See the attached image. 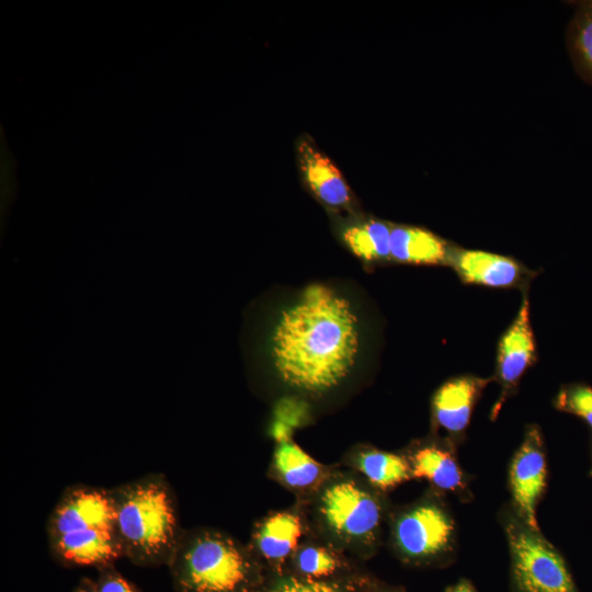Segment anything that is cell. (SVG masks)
<instances>
[{"instance_id":"6da1fadb","label":"cell","mask_w":592,"mask_h":592,"mask_svg":"<svg viewBox=\"0 0 592 592\" xmlns=\"http://www.w3.org/2000/svg\"><path fill=\"white\" fill-rule=\"evenodd\" d=\"M360 350L351 303L323 284L307 286L280 316L271 339L273 365L288 386L323 392L352 371Z\"/></svg>"},{"instance_id":"7a4b0ae2","label":"cell","mask_w":592,"mask_h":592,"mask_svg":"<svg viewBox=\"0 0 592 592\" xmlns=\"http://www.w3.org/2000/svg\"><path fill=\"white\" fill-rule=\"evenodd\" d=\"M110 492L124 557L141 567L169 566L183 530L167 479L151 474Z\"/></svg>"},{"instance_id":"3957f363","label":"cell","mask_w":592,"mask_h":592,"mask_svg":"<svg viewBox=\"0 0 592 592\" xmlns=\"http://www.w3.org/2000/svg\"><path fill=\"white\" fill-rule=\"evenodd\" d=\"M168 567L177 592H257L264 583L251 549L214 530L183 531Z\"/></svg>"},{"instance_id":"277c9868","label":"cell","mask_w":592,"mask_h":592,"mask_svg":"<svg viewBox=\"0 0 592 592\" xmlns=\"http://www.w3.org/2000/svg\"><path fill=\"white\" fill-rule=\"evenodd\" d=\"M514 592H578L561 555L522 520L508 525Z\"/></svg>"},{"instance_id":"5b68a950","label":"cell","mask_w":592,"mask_h":592,"mask_svg":"<svg viewBox=\"0 0 592 592\" xmlns=\"http://www.w3.org/2000/svg\"><path fill=\"white\" fill-rule=\"evenodd\" d=\"M318 512L326 528L346 544L374 540L382 512L377 499L351 479L327 483L318 498Z\"/></svg>"},{"instance_id":"8992f818","label":"cell","mask_w":592,"mask_h":592,"mask_svg":"<svg viewBox=\"0 0 592 592\" xmlns=\"http://www.w3.org/2000/svg\"><path fill=\"white\" fill-rule=\"evenodd\" d=\"M84 530H115L110 489L78 485L59 498L47 522L48 539Z\"/></svg>"},{"instance_id":"52a82bcc","label":"cell","mask_w":592,"mask_h":592,"mask_svg":"<svg viewBox=\"0 0 592 592\" xmlns=\"http://www.w3.org/2000/svg\"><path fill=\"white\" fill-rule=\"evenodd\" d=\"M453 534L446 512L435 504H420L397 520L395 543L402 556L410 560H426L445 551Z\"/></svg>"},{"instance_id":"ba28073f","label":"cell","mask_w":592,"mask_h":592,"mask_svg":"<svg viewBox=\"0 0 592 592\" xmlns=\"http://www.w3.org/2000/svg\"><path fill=\"white\" fill-rule=\"evenodd\" d=\"M546 459L540 431H526L510 467V488L521 520L538 531L536 506L546 485Z\"/></svg>"},{"instance_id":"9c48e42d","label":"cell","mask_w":592,"mask_h":592,"mask_svg":"<svg viewBox=\"0 0 592 592\" xmlns=\"http://www.w3.org/2000/svg\"><path fill=\"white\" fill-rule=\"evenodd\" d=\"M535 361L536 342L530 319V301L524 294L514 320L498 343L496 376L502 386V395L493 409L494 414Z\"/></svg>"},{"instance_id":"30bf717a","label":"cell","mask_w":592,"mask_h":592,"mask_svg":"<svg viewBox=\"0 0 592 592\" xmlns=\"http://www.w3.org/2000/svg\"><path fill=\"white\" fill-rule=\"evenodd\" d=\"M296 161L304 185L322 205L337 210L351 206L353 194L340 169L307 135L297 139Z\"/></svg>"},{"instance_id":"8fae6325","label":"cell","mask_w":592,"mask_h":592,"mask_svg":"<svg viewBox=\"0 0 592 592\" xmlns=\"http://www.w3.org/2000/svg\"><path fill=\"white\" fill-rule=\"evenodd\" d=\"M447 265L464 283L492 288L525 287L534 276L510 257L457 247L452 248Z\"/></svg>"},{"instance_id":"7c38bea8","label":"cell","mask_w":592,"mask_h":592,"mask_svg":"<svg viewBox=\"0 0 592 592\" xmlns=\"http://www.w3.org/2000/svg\"><path fill=\"white\" fill-rule=\"evenodd\" d=\"M53 557L67 567L96 569L124 557L115 530H84L48 539Z\"/></svg>"},{"instance_id":"4fadbf2b","label":"cell","mask_w":592,"mask_h":592,"mask_svg":"<svg viewBox=\"0 0 592 592\" xmlns=\"http://www.w3.org/2000/svg\"><path fill=\"white\" fill-rule=\"evenodd\" d=\"M490 380L466 375L445 382L433 397L436 424L449 433L463 432L469 424L477 399Z\"/></svg>"},{"instance_id":"5bb4252c","label":"cell","mask_w":592,"mask_h":592,"mask_svg":"<svg viewBox=\"0 0 592 592\" xmlns=\"http://www.w3.org/2000/svg\"><path fill=\"white\" fill-rule=\"evenodd\" d=\"M301 533L303 524L298 515L278 512L257 526L251 551L280 568L296 551Z\"/></svg>"},{"instance_id":"9a60e30c","label":"cell","mask_w":592,"mask_h":592,"mask_svg":"<svg viewBox=\"0 0 592 592\" xmlns=\"http://www.w3.org/2000/svg\"><path fill=\"white\" fill-rule=\"evenodd\" d=\"M445 240L430 230L407 225H391L390 259L400 263L448 264L452 251Z\"/></svg>"},{"instance_id":"2e32d148","label":"cell","mask_w":592,"mask_h":592,"mask_svg":"<svg viewBox=\"0 0 592 592\" xmlns=\"http://www.w3.org/2000/svg\"><path fill=\"white\" fill-rule=\"evenodd\" d=\"M391 225L374 218L346 225L341 237L357 258L374 262L390 260Z\"/></svg>"},{"instance_id":"e0dca14e","label":"cell","mask_w":592,"mask_h":592,"mask_svg":"<svg viewBox=\"0 0 592 592\" xmlns=\"http://www.w3.org/2000/svg\"><path fill=\"white\" fill-rule=\"evenodd\" d=\"M412 476L424 478L440 489L455 491L463 485V477L455 458L437 446L418 449L412 457Z\"/></svg>"},{"instance_id":"ac0fdd59","label":"cell","mask_w":592,"mask_h":592,"mask_svg":"<svg viewBox=\"0 0 592 592\" xmlns=\"http://www.w3.org/2000/svg\"><path fill=\"white\" fill-rule=\"evenodd\" d=\"M274 466L281 479L296 489L311 487L322 475L319 463L288 440L278 443L274 455Z\"/></svg>"},{"instance_id":"d6986e66","label":"cell","mask_w":592,"mask_h":592,"mask_svg":"<svg viewBox=\"0 0 592 592\" xmlns=\"http://www.w3.org/2000/svg\"><path fill=\"white\" fill-rule=\"evenodd\" d=\"M358 470L378 489L394 488L412 476L411 465L397 454L371 449L362 452L356 460Z\"/></svg>"},{"instance_id":"ffe728a7","label":"cell","mask_w":592,"mask_h":592,"mask_svg":"<svg viewBox=\"0 0 592 592\" xmlns=\"http://www.w3.org/2000/svg\"><path fill=\"white\" fill-rule=\"evenodd\" d=\"M567 44L577 73L592 84V1L577 4L567 31Z\"/></svg>"},{"instance_id":"44dd1931","label":"cell","mask_w":592,"mask_h":592,"mask_svg":"<svg viewBox=\"0 0 592 592\" xmlns=\"http://www.w3.org/2000/svg\"><path fill=\"white\" fill-rule=\"evenodd\" d=\"M293 560L301 578L311 580H325L341 567L340 559L331 550L315 545L296 549Z\"/></svg>"},{"instance_id":"7402d4cb","label":"cell","mask_w":592,"mask_h":592,"mask_svg":"<svg viewBox=\"0 0 592 592\" xmlns=\"http://www.w3.org/2000/svg\"><path fill=\"white\" fill-rule=\"evenodd\" d=\"M555 407L574 414L592 428V388L584 384L563 386L555 399Z\"/></svg>"},{"instance_id":"603a6c76","label":"cell","mask_w":592,"mask_h":592,"mask_svg":"<svg viewBox=\"0 0 592 592\" xmlns=\"http://www.w3.org/2000/svg\"><path fill=\"white\" fill-rule=\"evenodd\" d=\"M345 588L351 585L338 581L286 577L271 585L269 590L263 583L257 592H343Z\"/></svg>"},{"instance_id":"cb8c5ba5","label":"cell","mask_w":592,"mask_h":592,"mask_svg":"<svg viewBox=\"0 0 592 592\" xmlns=\"http://www.w3.org/2000/svg\"><path fill=\"white\" fill-rule=\"evenodd\" d=\"M95 584L99 592H139L113 565L98 569Z\"/></svg>"},{"instance_id":"d4e9b609","label":"cell","mask_w":592,"mask_h":592,"mask_svg":"<svg viewBox=\"0 0 592 592\" xmlns=\"http://www.w3.org/2000/svg\"><path fill=\"white\" fill-rule=\"evenodd\" d=\"M73 592H99V590L95 580L86 577L79 581Z\"/></svg>"},{"instance_id":"484cf974","label":"cell","mask_w":592,"mask_h":592,"mask_svg":"<svg viewBox=\"0 0 592 592\" xmlns=\"http://www.w3.org/2000/svg\"><path fill=\"white\" fill-rule=\"evenodd\" d=\"M447 592H476L474 588L466 581H462L447 590Z\"/></svg>"},{"instance_id":"4316f807","label":"cell","mask_w":592,"mask_h":592,"mask_svg":"<svg viewBox=\"0 0 592 592\" xmlns=\"http://www.w3.org/2000/svg\"><path fill=\"white\" fill-rule=\"evenodd\" d=\"M375 592H400V591L394 590V589H379V590H377Z\"/></svg>"},{"instance_id":"83f0119b","label":"cell","mask_w":592,"mask_h":592,"mask_svg":"<svg viewBox=\"0 0 592 592\" xmlns=\"http://www.w3.org/2000/svg\"><path fill=\"white\" fill-rule=\"evenodd\" d=\"M591 475H592V469H591Z\"/></svg>"}]
</instances>
